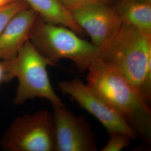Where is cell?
Returning a JSON list of instances; mask_svg holds the SVG:
<instances>
[{
	"mask_svg": "<svg viewBox=\"0 0 151 151\" xmlns=\"http://www.w3.org/2000/svg\"><path fill=\"white\" fill-rule=\"evenodd\" d=\"M45 22L60 25L73 30L80 37L85 32L74 21L70 11L59 0H24Z\"/></svg>",
	"mask_w": 151,
	"mask_h": 151,
	"instance_id": "30bf717a",
	"label": "cell"
},
{
	"mask_svg": "<svg viewBox=\"0 0 151 151\" xmlns=\"http://www.w3.org/2000/svg\"><path fill=\"white\" fill-rule=\"evenodd\" d=\"M99 48L100 59L118 70L150 101L151 32L123 22Z\"/></svg>",
	"mask_w": 151,
	"mask_h": 151,
	"instance_id": "7a4b0ae2",
	"label": "cell"
},
{
	"mask_svg": "<svg viewBox=\"0 0 151 151\" xmlns=\"http://www.w3.org/2000/svg\"><path fill=\"white\" fill-rule=\"evenodd\" d=\"M5 151H55L53 114L42 110L17 117L1 140Z\"/></svg>",
	"mask_w": 151,
	"mask_h": 151,
	"instance_id": "5b68a950",
	"label": "cell"
},
{
	"mask_svg": "<svg viewBox=\"0 0 151 151\" xmlns=\"http://www.w3.org/2000/svg\"><path fill=\"white\" fill-rule=\"evenodd\" d=\"M87 71V84L122 116L137 135L149 142V101L120 72L100 59L93 63Z\"/></svg>",
	"mask_w": 151,
	"mask_h": 151,
	"instance_id": "6da1fadb",
	"label": "cell"
},
{
	"mask_svg": "<svg viewBox=\"0 0 151 151\" xmlns=\"http://www.w3.org/2000/svg\"><path fill=\"white\" fill-rule=\"evenodd\" d=\"M58 87L103 124L109 133L120 132L135 139L137 134L109 103L78 78L60 81Z\"/></svg>",
	"mask_w": 151,
	"mask_h": 151,
	"instance_id": "8992f818",
	"label": "cell"
},
{
	"mask_svg": "<svg viewBox=\"0 0 151 151\" xmlns=\"http://www.w3.org/2000/svg\"><path fill=\"white\" fill-rule=\"evenodd\" d=\"M55 151H96V140L84 117L76 116L65 105H54Z\"/></svg>",
	"mask_w": 151,
	"mask_h": 151,
	"instance_id": "52a82bcc",
	"label": "cell"
},
{
	"mask_svg": "<svg viewBox=\"0 0 151 151\" xmlns=\"http://www.w3.org/2000/svg\"><path fill=\"white\" fill-rule=\"evenodd\" d=\"M109 134V140L101 151H120L129 146L131 138L120 132Z\"/></svg>",
	"mask_w": 151,
	"mask_h": 151,
	"instance_id": "4fadbf2b",
	"label": "cell"
},
{
	"mask_svg": "<svg viewBox=\"0 0 151 151\" xmlns=\"http://www.w3.org/2000/svg\"><path fill=\"white\" fill-rule=\"evenodd\" d=\"M76 23L91 38L92 43L100 47L118 30L122 21L113 4L92 3L70 11Z\"/></svg>",
	"mask_w": 151,
	"mask_h": 151,
	"instance_id": "ba28073f",
	"label": "cell"
},
{
	"mask_svg": "<svg viewBox=\"0 0 151 151\" xmlns=\"http://www.w3.org/2000/svg\"><path fill=\"white\" fill-rule=\"evenodd\" d=\"M1 63L4 70V82H9L15 78L19 81L15 105H22L37 97L48 100L53 106L64 104L54 91L49 77L47 66L52 65L30 40L25 43L15 58L2 60Z\"/></svg>",
	"mask_w": 151,
	"mask_h": 151,
	"instance_id": "3957f363",
	"label": "cell"
},
{
	"mask_svg": "<svg viewBox=\"0 0 151 151\" xmlns=\"http://www.w3.org/2000/svg\"><path fill=\"white\" fill-rule=\"evenodd\" d=\"M4 80V70L1 62H0V83Z\"/></svg>",
	"mask_w": 151,
	"mask_h": 151,
	"instance_id": "9a60e30c",
	"label": "cell"
},
{
	"mask_svg": "<svg viewBox=\"0 0 151 151\" xmlns=\"http://www.w3.org/2000/svg\"><path fill=\"white\" fill-rule=\"evenodd\" d=\"M113 5L122 22L151 33V0H115Z\"/></svg>",
	"mask_w": 151,
	"mask_h": 151,
	"instance_id": "8fae6325",
	"label": "cell"
},
{
	"mask_svg": "<svg viewBox=\"0 0 151 151\" xmlns=\"http://www.w3.org/2000/svg\"><path fill=\"white\" fill-rule=\"evenodd\" d=\"M30 40L52 65L62 59H67L74 63L80 72H84L100 58L99 47L70 29L48 23L39 16Z\"/></svg>",
	"mask_w": 151,
	"mask_h": 151,
	"instance_id": "277c9868",
	"label": "cell"
},
{
	"mask_svg": "<svg viewBox=\"0 0 151 151\" xmlns=\"http://www.w3.org/2000/svg\"><path fill=\"white\" fill-rule=\"evenodd\" d=\"M16 1L17 0H0V7H2L4 6L10 4Z\"/></svg>",
	"mask_w": 151,
	"mask_h": 151,
	"instance_id": "2e32d148",
	"label": "cell"
},
{
	"mask_svg": "<svg viewBox=\"0 0 151 151\" xmlns=\"http://www.w3.org/2000/svg\"><path fill=\"white\" fill-rule=\"evenodd\" d=\"M30 7L17 12L0 34V60L15 58L25 43L30 40L38 19Z\"/></svg>",
	"mask_w": 151,
	"mask_h": 151,
	"instance_id": "9c48e42d",
	"label": "cell"
},
{
	"mask_svg": "<svg viewBox=\"0 0 151 151\" xmlns=\"http://www.w3.org/2000/svg\"><path fill=\"white\" fill-rule=\"evenodd\" d=\"M28 7H30L24 0H17L0 7V34L17 12Z\"/></svg>",
	"mask_w": 151,
	"mask_h": 151,
	"instance_id": "7c38bea8",
	"label": "cell"
},
{
	"mask_svg": "<svg viewBox=\"0 0 151 151\" xmlns=\"http://www.w3.org/2000/svg\"><path fill=\"white\" fill-rule=\"evenodd\" d=\"M66 9L71 11L80 7L92 3H109L114 4L115 0H59Z\"/></svg>",
	"mask_w": 151,
	"mask_h": 151,
	"instance_id": "5bb4252c",
	"label": "cell"
}]
</instances>
